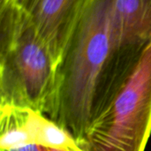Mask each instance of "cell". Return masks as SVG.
Returning <instances> with one entry per match:
<instances>
[{
  "label": "cell",
  "instance_id": "5b68a950",
  "mask_svg": "<svg viewBox=\"0 0 151 151\" xmlns=\"http://www.w3.org/2000/svg\"><path fill=\"white\" fill-rule=\"evenodd\" d=\"M89 0H39L28 13L57 63Z\"/></svg>",
  "mask_w": 151,
  "mask_h": 151
},
{
  "label": "cell",
  "instance_id": "ba28073f",
  "mask_svg": "<svg viewBox=\"0 0 151 151\" xmlns=\"http://www.w3.org/2000/svg\"><path fill=\"white\" fill-rule=\"evenodd\" d=\"M39 0H25L24 4H23V9L27 12H30L33 8L35 6V4L38 3Z\"/></svg>",
  "mask_w": 151,
  "mask_h": 151
},
{
  "label": "cell",
  "instance_id": "6da1fadb",
  "mask_svg": "<svg viewBox=\"0 0 151 151\" xmlns=\"http://www.w3.org/2000/svg\"><path fill=\"white\" fill-rule=\"evenodd\" d=\"M112 1H88L57 65L55 103L50 119L67 131L81 148L94 111L114 80Z\"/></svg>",
  "mask_w": 151,
  "mask_h": 151
},
{
  "label": "cell",
  "instance_id": "30bf717a",
  "mask_svg": "<svg viewBox=\"0 0 151 151\" xmlns=\"http://www.w3.org/2000/svg\"><path fill=\"white\" fill-rule=\"evenodd\" d=\"M39 151H65V150H57V149L46 148V147H42V146H39Z\"/></svg>",
  "mask_w": 151,
  "mask_h": 151
},
{
  "label": "cell",
  "instance_id": "8992f818",
  "mask_svg": "<svg viewBox=\"0 0 151 151\" xmlns=\"http://www.w3.org/2000/svg\"><path fill=\"white\" fill-rule=\"evenodd\" d=\"M33 112L30 108L0 105V151L34 144Z\"/></svg>",
  "mask_w": 151,
  "mask_h": 151
},
{
  "label": "cell",
  "instance_id": "7a4b0ae2",
  "mask_svg": "<svg viewBox=\"0 0 151 151\" xmlns=\"http://www.w3.org/2000/svg\"><path fill=\"white\" fill-rule=\"evenodd\" d=\"M57 65L28 12L0 2V105L30 108L50 118Z\"/></svg>",
  "mask_w": 151,
  "mask_h": 151
},
{
  "label": "cell",
  "instance_id": "3957f363",
  "mask_svg": "<svg viewBox=\"0 0 151 151\" xmlns=\"http://www.w3.org/2000/svg\"><path fill=\"white\" fill-rule=\"evenodd\" d=\"M151 134V45L138 63L113 83L98 107L84 151H144Z\"/></svg>",
  "mask_w": 151,
  "mask_h": 151
},
{
  "label": "cell",
  "instance_id": "9c48e42d",
  "mask_svg": "<svg viewBox=\"0 0 151 151\" xmlns=\"http://www.w3.org/2000/svg\"><path fill=\"white\" fill-rule=\"evenodd\" d=\"M0 2H4V3H10V4H13L16 5L20 6L21 8H23V4L25 0H0Z\"/></svg>",
  "mask_w": 151,
  "mask_h": 151
},
{
  "label": "cell",
  "instance_id": "52a82bcc",
  "mask_svg": "<svg viewBox=\"0 0 151 151\" xmlns=\"http://www.w3.org/2000/svg\"><path fill=\"white\" fill-rule=\"evenodd\" d=\"M32 134L35 145L65 151H84L67 131L35 111L33 114Z\"/></svg>",
  "mask_w": 151,
  "mask_h": 151
},
{
  "label": "cell",
  "instance_id": "277c9868",
  "mask_svg": "<svg viewBox=\"0 0 151 151\" xmlns=\"http://www.w3.org/2000/svg\"><path fill=\"white\" fill-rule=\"evenodd\" d=\"M111 37L114 73L132 69L151 45V0H113Z\"/></svg>",
  "mask_w": 151,
  "mask_h": 151
}]
</instances>
